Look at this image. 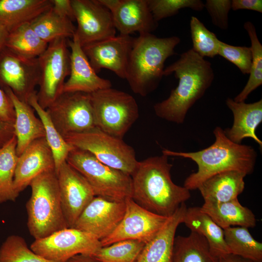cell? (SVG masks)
<instances>
[{"label":"cell","mask_w":262,"mask_h":262,"mask_svg":"<svg viewBox=\"0 0 262 262\" xmlns=\"http://www.w3.org/2000/svg\"><path fill=\"white\" fill-rule=\"evenodd\" d=\"M174 73L178 86L165 99L153 107L156 115L165 120L182 124L189 110L211 86L214 77L211 63L192 49L164 70V76Z\"/></svg>","instance_id":"cell-1"},{"label":"cell","mask_w":262,"mask_h":262,"mask_svg":"<svg viewBox=\"0 0 262 262\" xmlns=\"http://www.w3.org/2000/svg\"><path fill=\"white\" fill-rule=\"evenodd\" d=\"M172 164L162 154L138 162L131 175L132 199L155 214L169 217L191 197L190 191L174 183Z\"/></svg>","instance_id":"cell-2"},{"label":"cell","mask_w":262,"mask_h":262,"mask_svg":"<svg viewBox=\"0 0 262 262\" xmlns=\"http://www.w3.org/2000/svg\"><path fill=\"white\" fill-rule=\"evenodd\" d=\"M213 133L215 141L204 149L187 152L162 150V154L168 157L187 158L196 163L197 171L187 177L184 182L183 186L189 191L197 189L203 181L221 172L237 170L248 175L254 170L257 154L253 147L232 142L219 126Z\"/></svg>","instance_id":"cell-3"},{"label":"cell","mask_w":262,"mask_h":262,"mask_svg":"<svg viewBox=\"0 0 262 262\" xmlns=\"http://www.w3.org/2000/svg\"><path fill=\"white\" fill-rule=\"evenodd\" d=\"M180 41L178 36L158 37L151 33L134 38L125 79L134 93L145 97L158 87L164 62Z\"/></svg>","instance_id":"cell-4"},{"label":"cell","mask_w":262,"mask_h":262,"mask_svg":"<svg viewBox=\"0 0 262 262\" xmlns=\"http://www.w3.org/2000/svg\"><path fill=\"white\" fill-rule=\"evenodd\" d=\"M29 186L31 195L26 207L27 227L31 236L34 239H41L67 228L55 170L40 174Z\"/></svg>","instance_id":"cell-5"},{"label":"cell","mask_w":262,"mask_h":262,"mask_svg":"<svg viewBox=\"0 0 262 262\" xmlns=\"http://www.w3.org/2000/svg\"><path fill=\"white\" fill-rule=\"evenodd\" d=\"M66 162L86 179L96 196L115 201L131 198V177L102 163L88 151L74 147Z\"/></svg>","instance_id":"cell-6"},{"label":"cell","mask_w":262,"mask_h":262,"mask_svg":"<svg viewBox=\"0 0 262 262\" xmlns=\"http://www.w3.org/2000/svg\"><path fill=\"white\" fill-rule=\"evenodd\" d=\"M90 94L95 127L123 139L139 116L135 99L112 87Z\"/></svg>","instance_id":"cell-7"},{"label":"cell","mask_w":262,"mask_h":262,"mask_svg":"<svg viewBox=\"0 0 262 262\" xmlns=\"http://www.w3.org/2000/svg\"><path fill=\"white\" fill-rule=\"evenodd\" d=\"M64 138L73 147L88 151L102 163L131 176L138 165L132 147L96 127Z\"/></svg>","instance_id":"cell-8"},{"label":"cell","mask_w":262,"mask_h":262,"mask_svg":"<svg viewBox=\"0 0 262 262\" xmlns=\"http://www.w3.org/2000/svg\"><path fill=\"white\" fill-rule=\"evenodd\" d=\"M68 39L59 38L48 44L38 58L40 76L36 97L39 104L46 109L62 93L70 69Z\"/></svg>","instance_id":"cell-9"},{"label":"cell","mask_w":262,"mask_h":262,"mask_svg":"<svg viewBox=\"0 0 262 262\" xmlns=\"http://www.w3.org/2000/svg\"><path fill=\"white\" fill-rule=\"evenodd\" d=\"M101 247L100 241L93 234L67 228L35 239L30 248L48 261L66 262L78 254L93 256Z\"/></svg>","instance_id":"cell-10"},{"label":"cell","mask_w":262,"mask_h":262,"mask_svg":"<svg viewBox=\"0 0 262 262\" xmlns=\"http://www.w3.org/2000/svg\"><path fill=\"white\" fill-rule=\"evenodd\" d=\"M46 110L64 138L95 127L90 94L63 93Z\"/></svg>","instance_id":"cell-11"},{"label":"cell","mask_w":262,"mask_h":262,"mask_svg":"<svg viewBox=\"0 0 262 262\" xmlns=\"http://www.w3.org/2000/svg\"><path fill=\"white\" fill-rule=\"evenodd\" d=\"M40 76L38 59L21 57L4 47L0 52V86L10 88L20 100L28 103L37 91Z\"/></svg>","instance_id":"cell-12"},{"label":"cell","mask_w":262,"mask_h":262,"mask_svg":"<svg viewBox=\"0 0 262 262\" xmlns=\"http://www.w3.org/2000/svg\"><path fill=\"white\" fill-rule=\"evenodd\" d=\"M124 215L115 229L100 240L105 246L122 240H138L145 244L159 231L168 217L153 213L137 204L131 197L125 200Z\"/></svg>","instance_id":"cell-13"},{"label":"cell","mask_w":262,"mask_h":262,"mask_svg":"<svg viewBox=\"0 0 262 262\" xmlns=\"http://www.w3.org/2000/svg\"><path fill=\"white\" fill-rule=\"evenodd\" d=\"M75 34L82 47L115 36L116 29L110 11L98 0H71Z\"/></svg>","instance_id":"cell-14"},{"label":"cell","mask_w":262,"mask_h":262,"mask_svg":"<svg viewBox=\"0 0 262 262\" xmlns=\"http://www.w3.org/2000/svg\"><path fill=\"white\" fill-rule=\"evenodd\" d=\"M56 174L64 215L68 228H73L96 196L86 179L66 161L60 165Z\"/></svg>","instance_id":"cell-15"},{"label":"cell","mask_w":262,"mask_h":262,"mask_svg":"<svg viewBox=\"0 0 262 262\" xmlns=\"http://www.w3.org/2000/svg\"><path fill=\"white\" fill-rule=\"evenodd\" d=\"M134 38L119 34L82 48L97 73L105 68L125 79Z\"/></svg>","instance_id":"cell-16"},{"label":"cell","mask_w":262,"mask_h":262,"mask_svg":"<svg viewBox=\"0 0 262 262\" xmlns=\"http://www.w3.org/2000/svg\"><path fill=\"white\" fill-rule=\"evenodd\" d=\"M125 210V201L95 196L83 210L73 228L90 233L100 241L115 229Z\"/></svg>","instance_id":"cell-17"},{"label":"cell","mask_w":262,"mask_h":262,"mask_svg":"<svg viewBox=\"0 0 262 262\" xmlns=\"http://www.w3.org/2000/svg\"><path fill=\"white\" fill-rule=\"evenodd\" d=\"M112 14L116 30L120 34L130 35L151 33L157 28L147 0H98Z\"/></svg>","instance_id":"cell-18"},{"label":"cell","mask_w":262,"mask_h":262,"mask_svg":"<svg viewBox=\"0 0 262 262\" xmlns=\"http://www.w3.org/2000/svg\"><path fill=\"white\" fill-rule=\"evenodd\" d=\"M70 50V69L63 93L82 92L91 94L112 87L111 82L97 75L91 65L75 34L67 40Z\"/></svg>","instance_id":"cell-19"},{"label":"cell","mask_w":262,"mask_h":262,"mask_svg":"<svg viewBox=\"0 0 262 262\" xmlns=\"http://www.w3.org/2000/svg\"><path fill=\"white\" fill-rule=\"evenodd\" d=\"M55 170L52 153L45 137L33 141L18 156L14 179V189L19 195L42 173Z\"/></svg>","instance_id":"cell-20"},{"label":"cell","mask_w":262,"mask_h":262,"mask_svg":"<svg viewBox=\"0 0 262 262\" xmlns=\"http://www.w3.org/2000/svg\"><path fill=\"white\" fill-rule=\"evenodd\" d=\"M226 103L232 113L233 122L231 128L224 130L225 135L232 142L239 144L245 138H250L262 148V141L256 135V131L262 122V99L246 103L228 98Z\"/></svg>","instance_id":"cell-21"},{"label":"cell","mask_w":262,"mask_h":262,"mask_svg":"<svg viewBox=\"0 0 262 262\" xmlns=\"http://www.w3.org/2000/svg\"><path fill=\"white\" fill-rule=\"evenodd\" d=\"M187 208L185 203L181 204L168 218L156 234L145 244L136 262H172L176 231L183 223Z\"/></svg>","instance_id":"cell-22"},{"label":"cell","mask_w":262,"mask_h":262,"mask_svg":"<svg viewBox=\"0 0 262 262\" xmlns=\"http://www.w3.org/2000/svg\"><path fill=\"white\" fill-rule=\"evenodd\" d=\"M2 89L11 100L15 111L14 127L18 156L33 141L45 137V130L41 120L28 103L19 99L10 88Z\"/></svg>","instance_id":"cell-23"},{"label":"cell","mask_w":262,"mask_h":262,"mask_svg":"<svg viewBox=\"0 0 262 262\" xmlns=\"http://www.w3.org/2000/svg\"><path fill=\"white\" fill-rule=\"evenodd\" d=\"M247 175L237 171H227L217 174L203 181L197 189L204 202L220 203L236 198L244 190V179Z\"/></svg>","instance_id":"cell-24"},{"label":"cell","mask_w":262,"mask_h":262,"mask_svg":"<svg viewBox=\"0 0 262 262\" xmlns=\"http://www.w3.org/2000/svg\"><path fill=\"white\" fill-rule=\"evenodd\" d=\"M52 7L51 0H0V26L9 33Z\"/></svg>","instance_id":"cell-25"},{"label":"cell","mask_w":262,"mask_h":262,"mask_svg":"<svg viewBox=\"0 0 262 262\" xmlns=\"http://www.w3.org/2000/svg\"><path fill=\"white\" fill-rule=\"evenodd\" d=\"M183 223L191 231L203 236L213 254L217 258L230 253L224 240V229L199 207L187 208Z\"/></svg>","instance_id":"cell-26"},{"label":"cell","mask_w":262,"mask_h":262,"mask_svg":"<svg viewBox=\"0 0 262 262\" xmlns=\"http://www.w3.org/2000/svg\"><path fill=\"white\" fill-rule=\"evenodd\" d=\"M200 209L223 229L237 226L248 229L256 225L253 212L243 206L238 198L225 202H204Z\"/></svg>","instance_id":"cell-27"},{"label":"cell","mask_w":262,"mask_h":262,"mask_svg":"<svg viewBox=\"0 0 262 262\" xmlns=\"http://www.w3.org/2000/svg\"><path fill=\"white\" fill-rule=\"evenodd\" d=\"M218 260L201 235L191 231L188 236L175 237L172 262H218Z\"/></svg>","instance_id":"cell-28"},{"label":"cell","mask_w":262,"mask_h":262,"mask_svg":"<svg viewBox=\"0 0 262 262\" xmlns=\"http://www.w3.org/2000/svg\"><path fill=\"white\" fill-rule=\"evenodd\" d=\"M30 25L37 35L48 44L59 38H72L76 31L72 20L59 15L52 8L39 16Z\"/></svg>","instance_id":"cell-29"},{"label":"cell","mask_w":262,"mask_h":262,"mask_svg":"<svg viewBox=\"0 0 262 262\" xmlns=\"http://www.w3.org/2000/svg\"><path fill=\"white\" fill-rule=\"evenodd\" d=\"M48 43L41 39L26 23L9 33L5 47L16 54L28 59L38 58L46 49Z\"/></svg>","instance_id":"cell-30"},{"label":"cell","mask_w":262,"mask_h":262,"mask_svg":"<svg viewBox=\"0 0 262 262\" xmlns=\"http://www.w3.org/2000/svg\"><path fill=\"white\" fill-rule=\"evenodd\" d=\"M36 92L33 94L28 100V104L37 114L43 125L46 140L53 155L55 171L65 161L69 152L74 148L68 143L60 134L52 122L46 109L38 103Z\"/></svg>","instance_id":"cell-31"},{"label":"cell","mask_w":262,"mask_h":262,"mask_svg":"<svg viewBox=\"0 0 262 262\" xmlns=\"http://www.w3.org/2000/svg\"><path fill=\"white\" fill-rule=\"evenodd\" d=\"M224 240L230 253L254 262H262V243L248 228L231 227L224 229Z\"/></svg>","instance_id":"cell-32"},{"label":"cell","mask_w":262,"mask_h":262,"mask_svg":"<svg viewBox=\"0 0 262 262\" xmlns=\"http://www.w3.org/2000/svg\"><path fill=\"white\" fill-rule=\"evenodd\" d=\"M15 135L0 148V204L15 201L18 195L14 187V179L18 160Z\"/></svg>","instance_id":"cell-33"},{"label":"cell","mask_w":262,"mask_h":262,"mask_svg":"<svg viewBox=\"0 0 262 262\" xmlns=\"http://www.w3.org/2000/svg\"><path fill=\"white\" fill-rule=\"evenodd\" d=\"M251 42L252 63L249 77L242 91L234 99L235 102H245L249 95L262 84V45L256 33L254 24L246 21L244 25Z\"/></svg>","instance_id":"cell-34"},{"label":"cell","mask_w":262,"mask_h":262,"mask_svg":"<svg viewBox=\"0 0 262 262\" xmlns=\"http://www.w3.org/2000/svg\"><path fill=\"white\" fill-rule=\"evenodd\" d=\"M145 243L126 240L102 246L94 255L100 262H136Z\"/></svg>","instance_id":"cell-35"},{"label":"cell","mask_w":262,"mask_h":262,"mask_svg":"<svg viewBox=\"0 0 262 262\" xmlns=\"http://www.w3.org/2000/svg\"><path fill=\"white\" fill-rule=\"evenodd\" d=\"M0 262H52L29 248L25 240L17 235L8 236L0 246Z\"/></svg>","instance_id":"cell-36"},{"label":"cell","mask_w":262,"mask_h":262,"mask_svg":"<svg viewBox=\"0 0 262 262\" xmlns=\"http://www.w3.org/2000/svg\"><path fill=\"white\" fill-rule=\"evenodd\" d=\"M190 32L195 52L201 57L213 58L218 55L219 40L197 17L192 16Z\"/></svg>","instance_id":"cell-37"},{"label":"cell","mask_w":262,"mask_h":262,"mask_svg":"<svg viewBox=\"0 0 262 262\" xmlns=\"http://www.w3.org/2000/svg\"><path fill=\"white\" fill-rule=\"evenodd\" d=\"M154 20L158 22L178 14L183 8H188L201 11L204 3L200 0H147Z\"/></svg>","instance_id":"cell-38"},{"label":"cell","mask_w":262,"mask_h":262,"mask_svg":"<svg viewBox=\"0 0 262 262\" xmlns=\"http://www.w3.org/2000/svg\"><path fill=\"white\" fill-rule=\"evenodd\" d=\"M218 55L235 65L243 74L250 73L252 58L250 48L232 46L220 41Z\"/></svg>","instance_id":"cell-39"},{"label":"cell","mask_w":262,"mask_h":262,"mask_svg":"<svg viewBox=\"0 0 262 262\" xmlns=\"http://www.w3.org/2000/svg\"><path fill=\"white\" fill-rule=\"evenodd\" d=\"M204 7L207 9L215 26L222 30L228 28V15L231 9V0H207Z\"/></svg>","instance_id":"cell-40"},{"label":"cell","mask_w":262,"mask_h":262,"mask_svg":"<svg viewBox=\"0 0 262 262\" xmlns=\"http://www.w3.org/2000/svg\"><path fill=\"white\" fill-rule=\"evenodd\" d=\"M15 117L13 103L0 86V120L14 123Z\"/></svg>","instance_id":"cell-41"},{"label":"cell","mask_w":262,"mask_h":262,"mask_svg":"<svg viewBox=\"0 0 262 262\" xmlns=\"http://www.w3.org/2000/svg\"><path fill=\"white\" fill-rule=\"evenodd\" d=\"M52 10L59 15L74 21L71 0H51Z\"/></svg>","instance_id":"cell-42"},{"label":"cell","mask_w":262,"mask_h":262,"mask_svg":"<svg viewBox=\"0 0 262 262\" xmlns=\"http://www.w3.org/2000/svg\"><path fill=\"white\" fill-rule=\"evenodd\" d=\"M231 9L233 11L249 10L262 13V0H231Z\"/></svg>","instance_id":"cell-43"},{"label":"cell","mask_w":262,"mask_h":262,"mask_svg":"<svg viewBox=\"0 0 262 262\" xmlns=\"http://www.w3.org/2000/svg\"><path fill=\"white\" fill-rule=\"evenodd\" d=\"M15 135L14 123L0 120V148Z\"/></svg>","instance_id":"cell-44"},{"label":"cell","mask_w":262,"mask_h":262,"mask_svg":"<svg viewBox=\"0 0 262 262\" xmlns=\"http://www.w3.org/2000/svg\"><path fill=\"white\" fill-rule=\"evenodd\" d=\"M218 262H254L242 257L229 253L219 258Z\"/></svg>","instance_id":"cell-45"},{"label":"cell","mask_w":262,"mask_h":262,"mask_svg":"<svg viewBox=\"0 0 262 262\" xmlns=\"http://www.w3.org/2000/svg\"><path fill=\"white\" fill-rule=\"evenodd\" d=\"M66 262H100L91 255L78 254L69 259Z\"/></svg>","instance_id":"cell-46"},{"label":"cell","mask_w":262,"mask_h":262,"mask_svg":"<svg viewBox=\"0 0 262 262\" xmlns=\"http://www.w3.org/2000/svg\"><path fill=\"white\" fill-rule=\"evenodd\" d=\"M9 32L3 27L0 26V52L5 47Z\"/></svg>","instance_id":"cell-47"}]
</instances>
